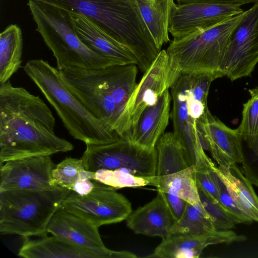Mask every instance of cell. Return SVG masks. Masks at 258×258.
<instances>
[{
  "mask_svg": "<svg viewBox=\"0 0 258 258\" xmlns=\"http://www.w3.org/2000/svg\"><path fill=\"white\" fill-rule=\"evenodd\" d=\"M55 123L52 111L38 96L10 80L0 85V165L72 150V144L55 134Z\"/></svg>",
  "mask_w": 258,
  "mask_h": 258,
  "instance_id": "1",
  "label": "cell"
},
{
  "mask_svg": "<svg viewBox=\"0 0 258 258\" xmlns=\"http://www.w3.org/2000/svg\"><path fill=\"white\" fill-rule=\"evenodd\" d=\"M59 71L74 96L118 134L120 117L137 85V64H114L98 69L70 67Z\"/></svg>",
  "mask_w": 258,
  "mask_h": 258,
  "instance_id": "2",
  "label": "cell"
},
{
  "mask_svg": "<svg viewBox=\"0 0 258 258\" xmlns=\"http://www.w3.org/2000/svg\"><path fill=\"white\" fill-rule=\"evenodd\" d=\"M83 14L134 55L138 67L148 68L160 51L135 0H33Z\"/></svg>",
  "mask_w": 258,
  "mask_h": 258,
  "instance_id": "3",
  "label": "cell"
},
{
  "mask_svg": "<svg viewBox=\"0 0 258 258\" xmlns=\"http://www.w3.org/2000/svg\"><path fill=\"white\" fill-rule=\"evenodd\" d=\"M24 71L54 108L64 127L86 145L109 143L121 137L94 116L68 89L57 68L42 59L28 61Z\"/></svg>",
  "mask_w": 258,
  "mask_h": 258,
  "instance_id": "4",
  "label": "cell"
},
{
  "mask_svg": "<svg viewBox=\"0 0 258 258\" xmlns=\"http://www.w3.org/2000/svg\"><path fill=\"white\" fill-rule=\"evenodd\" d=\"M244 11L212 27L173 38L166 50L172 84L182 74L225 76L223 66L228 45Z\"/></svg>",
  "mask_w": 258,
  "mask_h": 258,
  "instance_id": "5",
  "label": "cell"
},
{
  "mask_svg": "<svg viewBox=\"0 0 258 258\" xmlns=\"http://www.w3.org/2000/svg\"><path fill=\"white\" fill-rule=\"evenodd\" d=\"M36 30L56 60L57 68L98 69L117 64L87 47L77 35L70 12L41 2L28 0Z\"/></svg>",
  "mask_w": 258,
  "mask_h": 258,
  "instance_id": "6",
  "label": "cell"
},
{
  "mask_svg": "<svg viewBox=\"0 0 258 258\" xmlns=\"http://www.w3.org/2000/svg\"><path fill=\"white\" fill-rule=\"evenodd\" d=\"M72 191L57 186L0 191V232L23 237L47 235L52 217Z\"/></svg>",
  "mask_w": 258,
  "mask_h": 258,
  "instance_id": "7",
  "label": "cell"
},
{
  "mask_svg": "<svg viewBox=\"0 0 258 258\" xmlns=\"http://www.w3.org/2000/svg\"><path fill=\"white\" fill-rule=\"evenodd\" d=\"M81 159L85 169L91 172L123 168L141 177L156 174V149H146L123 137L109 143L86 145Z\"/></svg>",
  "mask_w": 258,
  "mask_h": 258,
  "instance_id": "8",
  "label": "cell"
},
{
  "mask_svg": "<svg viewBox=\"0 0 258 258\" xmlns=\"http://www.w3.org/2000/svg\"><path fill=\"white\" fill-rule=\"evenodd\" d=\"M60 208L98 228L126 220L133 211L131 203L123 195L98 181L86 195L72 191Z\"/></svg>",
  "mask_w": 258,
  "mask_h": 258,
  "instance_id": "9",
  "label": "cell"
},
{
  "mask_svg": "<svg viewBox=\"0 0 258 258\" xmlns=\"http://www.w3.org/2000/svg\"><path fill=\"white\" fill-rule=\"evenodd\" d=\"M168 57L161 50L144 73L129 98L120 119L118 134L122 137L136 125L143 111L155 105L163 93L170 88Z\"/></svg>",
  "mask_w": 258,
  "mask_h": 258,
  "instance_id": "10",
  "label": "cell"
},
{
  "mask_svg": "<svg viewBox=\"0 0 258 258\" xmlns=\"http://www.w3.org/2000/svg\"><path fill=\"white\" fill-rule=\"evenodd\" d=\"M258 63V2L244 11L234 30L223 66L231 81L251 75Z\"/></svg>",
  "mask_w": 258,
  "mask_h": 258,
  "instance_id": "11",
  "label": "cell"
},
{
  "mask_svg": "<svg viewBox=\"0 0 258 258\" xmlns=\"http://www.w3.org/2000/svg\"><path fill=\"white\" fill-rule=\"evenodd\" d=\"M55 166L50 155L7 161L0 165V191L44 190L58 186L52 178V171Z\"/></svg>",
  "mask_w": 258,
  "mask_h": 258,
  "instance_id": "12",
  "label": "cell"
},
{
  "mask_svg": "<svg viewBox=\"0 0 258 258\" xmlns=\"http://www.w3.org/2000/svg\"><path fill=\"white\" fill-rule=\"evenodd\" d=\"M244 11L239 6L205 3L175 4L168 31L173 38L182 37L198 30L216 26Z\"/></svg>",
  "mask_w": 258,
  "mask_h": 258,
  "instance_id": "13",
  "label": "cell"
},
{
  "mask_svg": "<svg viewBox=\"0 0 258 258\" xmlns=\"http://www.w3.org/2000/svg\"><path fill=\"white\" fill-rule=\"evenodd\" d=\"M173 107L170 112L173 134L196 169L209 166L212 160L202 146L197 120L187 111L181 85L178 79L170 87Z\"/></svg>",
  "mask_w": 258,
  "mask_h": 258,
  "instance_id": "14",
  "label": "cell"
},
{
  "mask_svg": "<svg viewBox=\"0 0 258 258\" xmlns=\"http://www.w3.org/2000/svg\"><path fill=\"white\" fill-rule=\"evenodd\" d=\"M244 235L231 230L215 231L200 236L172 232L162 238L161 243L148 257L197 258L210 245L229 244L246 240Z\"/></svg>",
  "mask_w": 258,
  "mask_h": 258,
  "instance_id": "15",
  "label": "cell"
},
{
  "mask_svg": "<svg viewBox=\"0 0 258 258\" xmlns=\"http://www.w3.org/2000/svg\"><path fill=\"white\" fill-rule=\"evenodd\" d=\"M199 133L204 149L209 151L219 166L241 162L242 140L237 128H230L211 113L200 125Z\"/></svg>",
  "mask_w": 258,
  "mask_h": 258,
  "instance_id": "16",
  "label": "cell"
},
{
  "mask_svg": "<svg viewBox=\"0 0 258 258\" xmlns=\"http://www.w3.org/2000/svg\"><path fill=\"white\" fill-rule=\"evenodd\" d=\"M18 255L25 258H136L126 250L105 252L78 247L55 236L36 239L24 237Z\"/></svg>",
  "mask_w": 258,
  "mask_h": 258,
  "instance_id": "17",
  "label": "cell"
},
{
  "mask_svg": "<svg viewBox=\"0 0 258 258\" xmlns=\"http://www.w3.org/2000/svg\"><path fill=\"white\" fill-rule=\"evenodd\" d=\"M73 28L81 41L97 54L117 64H137L133 53L82 14L70 12Z\"/></svg>",
  "mask_w": 258,
  "mask_h": 258,
  "instance_id": "18",
  "label": "cell"
},
{
  "mask_svg": "<svg viewBox=\"0 0 258 258\" xmlns=\"http://www.w3.org/2000/svg\"><path fill=\"white\" fill-rule=\"evenodd\" d=\"M47 232L84 249L105 252L113 251L103 243L98 227L60 207L52 217Z\"/></svg>",
  "mask_w": 258,
  "mask_h": 258,
  "instance_id": "19",
  "label": "cell"
},
{
  "mask_svg": "<svg viewBox=\"0 0 258 258\" xmlns=\"http://www.w3.org/2000/svg\"><path fill=\"white\" fill-rule=\"evenodd\" d=\"M171 100L166 90L155 105L143 111L135 126L123 137L143 148L154 150L168 124Z\"/></svg>",
  "mask_w": 258,
  "mask_h": 258,
  "instance_id": "20",
  "label": "cell"
},
{
  "mask_svg": "<svg viewBox=\"0 0 258 258\" xmlns=\"http://www.w3.org/2000/svg\"><path fill=\"white\" fill-rule=\"evenodd\" d=\"M126 220L135 233L162 239L172 232L176 222L160 191L151 202L132 211Z\"/></svg>",
  "mask_w": 258,
  "mask_h": 258,
  "instance_id": "21",
  "label": "cell"
},
{
  "mask_svg": "<svg viewBox=\"0 0 258 258\" xmlns=\"http://www.w3.org/2000/svg\"><path fill=\"white\" fill-rule=\"evenodd\" d=\"M214 170L241 212L252 221L258 222V197L252 184L237 164L228 166L215 165Z\"/></svg>",
  "mask_w": 258,
  "mask_h": 258,
  "instance_id": "22",
  "label": "cell"
},
{
  "mask_svg": "<svg viewBox=\"0 0 258 258\" xmlns=\"http://www.w3.org/2000/svg\"><path fill=\"white\" fill-rule=\"evenodd\" d=\"M157 49L169 41L168 27L174 0H135Z\"/></svg>",
  "mask_w": 258,
  "mask_h": 258,
  "instance_id": "23",
  "label": "cell"
},
{
  "mask_svg": "<svg viewBox=\"0 0 258 258\" xmlns=\"http://www.w3.org/2000/svg\"><path fill=\"white\" fill-rule=\"evenodd\" d=\"M195 171V167L191 166L173 174L155 175L151 177L150 185L156 187L157 190L173 194L202 210H205L200 198Z\"/></svg>",
  "mask_w": 258,
  "mask_h": 258,
  "instance_id": "24",
  "label": "cell"
},
{
  "mask_svg": "<svg viewBox=\"0 0 258 258\" xmlns=\"http://www.w3.org/2000/svg\"><path fill=\"white\" fill-rule=\"evenodd\" d=\"M23 36L16 24L7 26L0 34V85L9 81L21 68Z\"/></svg>",
  "mask_w": 258,
  "mask_h": 258,
  "instance_id": "25",
  "label": "cell"
},
{
  "mask_svg": "<svg viewBox=\"0 0 258 258\" xmlns=\"http://www.w3.org/2000/svg\"><path fill=\"white\" fill-rule=\"evenodd\" d=\"M156 176L174 173L192 166L173 133H164L155 147Z\"/></svg>",
  "mask_w": 258,
  "mask_h": 258,
  "instance_id": "26",
  "label": "cell"
},
{
  "mask_svg": "<svg viewBox=\"0 0 258 258\" xmlns=\"http://www.w3.org/2000/svg\"><path fill=\"white\" fill-rule=\"evenodd\" d=\"M248 92L250 97L243 104L241 121L237 128L247 150L242 151V160L258 155V86Z\"/></svg>",
  "mask_w": 258,
  "mask_h": 258,
  "instance_id": "27",
  "label": "cell"
},
{
  "mask_svg": "<svg viewBox=\"0 0 258 258\" xmlns=\"http://www.w3.org/2000/svg\"><path fill=\"white\" fill-rule=\"evenodd\" d=\"M215 231L206 211L188 203L182 217L175 223L172 232L200 236Z\"/></svg>",
  "mask_w": 258,
  "mask_h": 258,
  "instance_id": "28",
  "label": "cell"
},
{
  "mask_svg": "<svg viewBox=\"0 0 258 258\" xmlns=\"http://www.w3.org/2000/svg\"><path fill=\"white\" fill-rule=\"evenodd\" d=\"M53 183L71 190L81 180H93L94 172L86 170L82 159L66 157L55 166L52 171Z\"/></svg>",
  "mask_w": 258,
  "mask_h": 258,
  "instance_id": "29",
  "label": "cell"
},
{
  "mask_svg": "<svg viewBox=\"0 0 258 258\" xmlns=\"http://www.w3.org/2000/svg\"><path fill=\"white\" fill-rule=\"evenodd\" d=\"M151 177L135 175L125 169H100L94 172L93 180L116 189L123 187H137L150 185Z\"/></svg>",
  "mask_w": 258,
  "mask_h": 258,
  "instance_id": "30",
  "label": "cell"
},
{
  "mask_svg": "<svg viewBox=\"0 0 258 258\" xmlns=\"http://www.w3.org/2000/svg\"><path fill=\"white\" fill-rule=\"evenodd\" d=\"M198 188L201 203L210 216L216 230H231L239 224L219 202L212 199L201 187L198 186Z\"/></svg>",
  "mask_w": 258,
  "mask_h": 258,
  "instance_id": "31",
  "label": "cell"
},
{
  "mask_svg": "<svg viewBox=\"0 0 258 258\" xmlns=\"http://www.w3.org/2000/svg\"><path fill=\"white\" fill-rule=\"evenodd\" d=\"M213 163L210 167L196 169L197 186L203 189L212 199L219 202V189L218 175L214 170Z\"/></svg>",
  "mask_w": 258,
  "mask_h": 258,
  "instance_id": "32",
  "label": "cell"
},
{
  "mask_svg": "<svg viewBox=\"0 0 258 258\" xmlns=\"http://www.w3.org/2000/svg\"><path fill=\"white\" fill-rule=\"evenodd\" d=\"M217 181L219 189V203L222 206L238 223H251L252 221L246 217L239 209L218 175Z\"/></svg>",
  "mask_w": 258,
  "mask_h": 258,
  "instance_id": "33",
  "label": "cell"
},
{
  "mask_svg": "<svg viewBox=\"0 0 258 258\" xmlns=\"http://www.w3.org/2000/svg\"><path fill=\"white\" fill-rule=\"evenodd\" d=\"M160 191L174 219L176 222L178 221L182 217L188 203L184 199L173 194Z\"/></svg>",
  "mask_w": 258,
  "mask_h": 258,
  "instance_id": "34",
  "label": "cell"
},
{
  "mask_svg": "<svg viewBox=\"0 0 258 258\" xmlns=\"http://www.w3.org/2000/svg\"><path fill=\"white\" fill-rule=\"evenodd\" d=\"M241 171L252 184L258 187V155L242 160Z\"/></svg>",
  "mask_w": 258,
  "mask_h": 258,
  "instance_id": "35",
  "label": "cell"
},
{
  "mask_svg": "<svg viewBox=\"0 0 258 258\" xmlns=\"http://www.w3.org/2000/svg\"><path fill=\"white\" fill-rule=\"evenodd\" d=\"M177 4L189 3H205L224 6H235L240 7L242 5L255 3L258 0H176Z\"/></svg>",
  "mask_w": 258,
  "mask_h": 258,
  "instance_id": "36",
  "label": "cell"
},
{
  "mask_svg": "<svg viewBox=\"0 0 258 258\" xmlns=\"http://www.w3.org/2000/svg\"><path fill=\"white\" fill-rule=\"evenodd\" d=\"M97 181L95 180H81L74 186L72 191L79 195H86L95 187Z\"/></svg>",
  "mask_w": 258,
  "mask_h": 258,
  "instance_id": "37",
  "label": "cell"
}]
</instances>
